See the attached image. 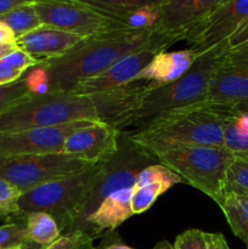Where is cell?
Segmentation results:
<instances>
[{"label": "cell", "instance_id": "obj_34", "mask_svg": "<svg viewBox=\"0 0 248 249\" xmlns=\"http://www.w3.org/2000/svg\"><path fill=\"white\" fill-rule=\"evenodd\" d=\"M228 48L229 50L248 48V21L229 39Z\"/></svg>", "mask_w": 248, "mask_h": 249}, {"label": "cell", "instance_id": "obj_31", "mask_svg": "<svg viewBox=\"0 0 248 249\" xmlns=\"http://www.w3.org/2000/svg\"><path fill=\"white\" fill-rule=\"evenodd\" d=\"M174 249H208L206 232L198 229H189L180 233L175 242Z\"/></svg>", "mask_w": 248, "mask_h": 249}, {"label": "cell", "instance_id": "obj_10", "mask_svg": "<svg viewBox=\"0 0 248 249\" xmlns=\"http://www.w3.org/2000/svg\"><path fill=\"white\" fill-rule=\"evenodd\" d=\"M159 85L148 80H136L130 84L88 95L95 107L97 121L121 131L134 125L136 116L146 97Z\"/></svg>", "mask_w": 248, "mask_h": 249}, {"label": "cell", "instance_id": "obj_30", "mask_svg": "<svg viewBox=\"0 0 248 249\" xmlns=\"http://www.w3.org/2000/svg\"><path fill=\"white\" fill-rule=\"evenodd\" d=\"M21 192L9 182L0 180V218L18 215Z\"/></svg>", "mask_w": 248, "mask_h": 249}, {"label": "cell", "instance_id": "obj_42", "mask_svg": "<svg viewBox=\"0 0 248 249\" xmlns=\"http://www.w3.org/2000/svg\"><path fill=\"white\" fill-rule=\"evenodd\" d=\"M19 249H44V247H41V246L36 245V243L28 241V242L24 243V245L22 246V247Z\"/></svg>", "mask_w": 248, "mask_h": 249}, {"label": "cell", "instance_id": "obj_17", "mask_svg": "<svg viewBox=\"0 0 248 249\" xmlns=\"http://www.w3.org/2000/svg\"><path fill=\"white\" fill-rule=\"evenodd\" d=\"M84 40L79 36L41 24L39 28L16 39V46L39 61L57 58Z\"/></svg>", "mask_w": 248, "mask_h": 249}, {"label": "cell", "instance_id": "obj_5", "mask_svg": "<svg viewBox=\"0 0 248 249\" xmlns=\"http://www.w3.org/2000/svg\"><path fill=\"white\" fill-rule=\"evenodd\" d=\"M228 49L225 44L202 53L182 77L156 88L146 97L134 124L141 125L162 114L207 104L209 83L219 60Z\"/></svg>", "mask_w": 248, "mask_h": 249}, {"label": "cell", "instance_id": "obj_33", "mask_svg": "<svg viewBox=\"0 0 248 249\" xmlns=\"http://www.w3.org/2000/svg\"><path fill=\"white\" fill-rule=\"evenodd\" d=\"M24 75V72L18 70H15L10 65H7L4 61H0V87L1 85L11 84V83L17 82Z\"/></svg>", "mask_w": 248, "mask_h": 249}, {"label": "cell", "instance_id": "obj_8", "mask_svg": "<svg viewBox=\"0 0 248 249\" xmlns=\"http://www.w3.org/2000/svg\"><path fill=\"white\" fill-rule=\"evenodd\" d=\"M41 24L51 26L88 39L128 27L85 4L83 0H36L34 1Z\"/></svg>", "mask_w": 248, "mask_h": 249}, {"label": "cell", "instance_id": "obj_13", "mask_svg": "<svg viewBox=\"0 0 248 249\" xmlns=\"http://www.w3.org/2000/svg\"><path fill=\"white\" fill-rule=\"evenodd\" d=\"M248 100V48L226 50L213 73L207 104L233 106Z\"/></svg>", "mask_w": 248, "mask_h": 249}, {"label": "cell", "instance_id": "obj_44", "mask_svg": "<svg viewBox=\"0 0 248 249\" xmlns=\"http://www.w3.org/2000/svg\"><path fill=\"white\" fill-rule=\"evenodd\" d=\"M21 247H22V246H21ZM21 247H16V248H10V249H19V248H21Z\"/></svg>", "mask_w": 248, "mask_h": 249}, {"label": "cell", "instance_id": "obj_18", "mask_svg": "<svg viewBox=\"0 0 248 249\" xmlns=\"http://www.w3.org/2000/svg\"><path fill=\"white\" fill-rule=\"evenodd\" d=\"M131 194L133 187H126L106 197L88 218L83 231L94 240L104 232H113L121 224L134 215L131 211Z\"/></svg>", "mask_w": 248, "mask_h": 249}, {"label": "cell", "instance_id": "obj_35", "mask_svg": "<svg viewBox=\"0 0 248 249\" xmlns=\"http://www.w3.org/2000/svg\"><path fill=\"white\" fill-rule=\"evenodd\" d=\"M95 249H135L133 247H129L125 243L119 240L118 236L113 232H109V235L102 241L99 247H95Z\"/></svg>", "mask_w": 248, "mask_h": 249}, {"label": "cell", "instance_id": "obj_26", "mask_svg": "<svg viewBox=\"0 0 248 249\" xmlns=\"http://www.w3.org/2000/svg\"><path fill=\"white\" fill-rule=\"evenodd\" d=\"M32 92L27 85L26 78H21L17 82L0 87V114L4 113L10 107L32 96Z\"/></svg>", "mask_w": 248, "mask_h": 249}, {"label": "cell", "instance_id": "obj_40", "mask_svg": "<svg viewBox=\"0 0 248 249\" xmlns=\"http://www.w3.org/2000/svg\"><path fill=\"white\" fill-rule=\"evenodd\" d=\"M16 48H17L16 44H12V45L1 46V48H0V61H1L2 58H4L5 56L7 55V53H11V51L15 50V49H16Z\"/></svg>", "mask_w": 248, "mask_h": 249}, {"label": "cell", "instance_id": "obj_20", "mask_svg": "<svg viewBox=\"0 0 248 249\" xmlns=\"http://www.w3.org/2000/svg\"><path fill=\"white\" fill-rule=\"evenodd\" d=\"M233 235L248 247V195L226 192L218 204Z\"/></svg>", "mask_w": 248, "mask_h": 249}, {"label": "cell", "instance_id": "obj_22", "mask_svg": "<svg viewBox=\"0 0 248 249\" xmlns=\"http://www.w3.org/2000/svg\"><path fill=\"white\" fill-rule=\"evenodd\" d=\"M0 22L9 27L16 39L21 38L24 34L41 26L40 18L34 6V1H27V0H24L22 4L12 9L11 11L1 15Z\"/></svg>", "mask_w": 248, "mask_h": 249}, {"label": "cell", "instance_id": "obj_36", "mask_svg": "<svg viewBox=\"0 0 248 249\" xmlns=\"http://www.w3.org/2000/svg\"><path fill=\"white\" fill-rule=\"evenodd\" d=\"M206 238L208 249H230L225 237L221 233L206 232Z\"/></svg>", "mask_w": 248, "mask_h": 249}, {"label": "cell", "instance_id": "obj_2", "mask_svg": "<svg viewBox=\"0 0 248 249\" xmlns=\"http://www.w3.org/2000/svg\"><path fill=\"white\" fill-rule=\"evenodd\" d=\"M235 116L233 106L203 104L156 117L126 135L150 153L172 146L225 147L226 124Z\"/></svg>", "mask_w": 248, "mask_h": 249}, {"label": "cell", "instance_id": "obj_27", "mask_svg": "<svg viewBox=\"0 0 248 249\" xmlns=\"http://www.w3.org/2000/svg\"><path fill=\"white\" fill-rule=\"evenodd\" d=\"M148 182H165V184L174 186V185L182 182V180L179 175L175 174L165 165L160 164V163H155V164L148 165L145 169L141 170L134 185H143L148 184Z\"/></svg>", "mask_w": 248, "mask_h": 249}, {"label": "cell", "instance_id": "obj_1", "mask_svg": "<svg viewBox=\"0 0 248 249\" xmlns=\"http://www.w3.org/2000/svg\"><path fill=\"white\" fill-rule=\"evenodd\" d=\"M162 34L153 29L125 28L88 38L67 53L43 61L49 91H71L77 83L97 77L124 56L145 48Z\"/></svg>", "mask_w": 248, "mask_h": 249}, {"label": "cell", "instance_id": "obj_32", "mask_svg": "<svg viewBox=\"0 0 248 249\" xmlns=\"http://www.w3.org/2000/svg\"><path fill=\"white\" fill-rule=\"evenodd\" d=\"M2 61L6 62L7 65L11 66V67H14L15 70H18L24 73H26L27 71L31 70V68L36 67V66H39L41 63V61L32 57L29 53H27L26 51L21 50V49L18 48H16L15 50H12L11 53H7V55L2 58Z\"/></svg>", "mask_w": 248, "mask_h": 249}, {"label": "cell", "instance_id": "obj_12", "mask_svg": "<svg viewBox=\"0 0 248 249\" xmlns=\"http://www.w3.org/2000/svg\"><path fill=\"white\" fill-rule=\"evenodd\" d=\"M248 21V0H223L206 21L186 38L189 49L201 56L229 39Z\"/></svg>", "mask_w": 248, "mask_h": 249}, {"label": "cell", "instance_id": "obj_15", "mask_svg": "<svg viewBox=\"0 0 248 249\" xmlns=\"http://www.w3.org/2000/svg\"><path fill=\"white\" fill-rule=\"evenodd\" d=\"M223 0H160L153 31L186 40Z\"/></svg>", "mask_w": 248, "mask_h": 249}, {"label": "cell", "instance_id": "obj_41", "mask_svg": "<svg viewBox=\"0 0 248 249\" xmlns=\"http://www.w3.org/2000/svg\"><path fill=\"white\" fill-rule=\"evenodd\" d=\"M152 249H174V246L168 242V241H160Z\"/></svg>", "mask_w": 248, "mask_h": 249}, {"label": "cell", "instance_id": "obj_29", "mask_svg": "<svg viewBox=\"0 0 248 249\" xmlns=\"http://www.w3.org/2000/svg\"><path fill=\"white\" fill-rule=\"evenodd\" d=\"M44 249H95L94 238L84 231H72L61 235L55 242Z\"/></svg>", "mask_w": 248, "mask_h": 249}, {"label": "cell", "instance_id": "obj_9", "mask_svg": "<svg viewBox=\"0 0 248 249\" xmlns=\"http://www.w3.org/2000/svg\"><path fill=\"white\" fill-rule=\"evenodd\" d=\"M87 163L66 155L9 156L0 157V180L21 194L50 180L67 177L88 167Z\"/></svg>", "mask_w": 248, "mask_h": 249}, {"label": "cell", "instance_id": "obj_21", "mask_svg": "<svg viewBox=\"0 0 248 249\" xmlns=\"http://www.w3.org/2000/svg\"><path fill=\"white\" fill-rule=\"evenodd\" d=\"M21 216L24 218L27 237L31 242L46 248L61 236V230L57 223L49 214L43 212H33Z\"/></svg>", "mask_w": 248, "mask_h": 249}, {"label": "cell", "instance_id": "obj_6", "mask_svg": "<svg viewBox=\"0 0 248 249\" xmlns=\"http://www.w3.org/2000/svg\"><path fill=\"white\" fill-rule=\"evenodd\" d=\"M102 163L90 164L85 169L67 177L50 180L24 192L18 199V215L43 212L53 216L61 235L72 226L74 215L91 189Z\"/></svg>", "mask_w": 248, "mask_h": 249}, {"label": "cell", "instance_id": "obj_14", "mask_svg": "<svg viewBox=\"0 0 248 249\" xmlns=\"http://www.w3.org/2000/svg\"><path fill=\"white\" fill-rule=\"evenodd\" d=\"M95 122L80 121L58 126L29 128L0 134V157L62 155L63 143L71 133Z\"/></svg>", "mask_w": 248, "mask_h": 249}, {"label": "cell", "instance_id": "obj_25", "mask_svg": "<svg viewBox=\"0 0 248 249\" xmlns=\"http://www.w3.org/2000/svg\"><path fill=\"white\" fill-rule=\"evenodd\" d=\"M226 192L248 195V155H235L226 174Z\"/></svg>", "mask_w": 248, "mask_h": 249}, {"label": "cell", "instance_id": "obj_7", "mask_svg": "<svg viewBox=\"0 0 248 249\" xmlns=\"http://www.w3.org/2000/svg\"><path fill=\"white\" fill-rule=\"evenodd\" d=\"M155 163H158L155 156L133 142L126 133L121 131L118 151L108 162L102 163L101 170L78 208L72 226L67 232L84 230L88 218L106 197L118 190L133 187L141 170Z\"/></svg>", "mask_w": 248, "mask_h": 249}, {"label": "cell", "instance_id": "obj_23", "mask_svg": "<svg viewBox=\"0 0 248 249\" xmlns=\"http://www.w3.org/2000/svg\"><path fill=\"white\" fill-rule=\"evenodd\" d=\"M83 1L96 11L117 19L126 26L128 19L135 12L146 6L151 0H83Z\"/></svg>", "mask_w": 248, "mask_h": 249}, {"label": "cell", "instance_id": "obj_37", "mask_svg": "<svg viewBox=\"0 0 248 249\" xmlns=\"http://www.w3.org/2000/svg\"><path fill=\"white\" fill-rule=\"evenodd\" d=\"M236 109V108H235ZM237 111V109H236ZM236 131L242 136H248V111L238 112L232 121Z\"/></svg>", "mask_w": 248, "mask_h": 249}, {"label": "cell", "instance_id": "obj_38", "mask_svg": "<svg viewBox=\"0 0 248 249\" xmlns=\"http://www.w3.org/2000/svg\"><path fill=\"white\" fill-rule=\"evenodd\" d=\"M16 44V38L7 26L0 22V48L5 45Z\"/></svg>", "mask_w": 248, "mask_h": 249}, {"label": "cell", "instance_id": "obj_24", "mask_svg": "<svg viewBox=\"0 0 248 249\" xmlns=\"http://www.w3.org/2000/svg\"><path fill=\"white\" fill-rule=\"evenodd\" d=\"M173 187L165 182H148L143 185H134L131 194V211L134 215L142 214L151 208L158 197Z\"/></svg>", "mask_w": 248, "mask_h": 249}, {"label": "cell", "instance_id": "obj_4", "mask_svg": "<svg viewBox=\"0 0 248 249\" xmlns=\"http://www.w3.org/2000/svg\"><path fill=\"white\" fill-rule=\"evenodd\" d=\"M151 155L216 204L221 201L228 169L235 158L230 150L216 146H172L153 151Z\"/></svg>", "mask_w": 248, "mask_h": 249}, {"label": "cell", "instance_id": "obj_11", "mask_svg": "<svg viewBox=\"0 0 248 249\" xmlns=\"http://www.w3.org/2000/svg\"><path fill=\"white\" fill-rule=\"evenodd\" d=\"M177 41L172 36H159L145 48L122 57L97 77L77 83L71 91L79 95H91L136 82V78L153 57L162 51H167Z\"/></svg>", "mask_w": 248, "mask_h": 249}, {"label": "cell", "instance_id": "obj_39", "mask_svg": "<svg viewBox=\"0 0 248 249\" xmlns=\"http://www.w3.org/2000/svg\"><path fill=\"white\" fill-rule=\"evenodd\" d=\"M24 0H0V16L11 11L12 9L18 6Z\"/></svg>", "mask_w": 248, "mask_h": 249}, {"label": "cell", "instance_id": "obj_28", "mask_svg": "<svg viewBox=\"0 0 248 249\" xmlns=\"http://www.w3.org/2000/svg\"><path fill=\"white\" fill-rule=\"evenodd\" d=\"M26 242H28V237H27L24 218L23 221H15L0 226V249L21 247Z\"/></svg>", "mask_w": 248, "mask_h": 249}, {"label": "cell", "instance_id": "obj_3", "mask_svg": "<svg viewBox=\"0 0 248 249\" xmlns=\"http://www.w3.org/2000/svg\"><path fill=\"white\" fill-rule=\"evenodd\" d=\"M80 121L99 122L91 99L88 95L72 91H48L46 94H33L0 114V134L29 128L65 125Z\"/></svg>", "mask_w": 248, "mask_h": 249}, {"label": "cell", "instance_id": "obj_43", "mask_svg": "<svg viewBox=\"0 0 248 249\" xmlns=\"http://www.w3.org/2000/svg\"><path fill=\"white\" fill-rule=\"evenodd\" d=\"M233 107H235L238 112H247L248 111V100L245 102H241V104L233 105Z\"/></svg>", "mask_w": 248, "mask_h": 249}, {"label": "cell", "instance_id": "obj_16", "mask_svg": "<svg viewBox=\"0 0 248 249\" xmlns=\"http://www.w3.org/2000/svg\"><path fill=\"white\" fill-rule=\"evenodd\" d=\"M119 134L106 124L90 123L68 135L62 153L87 164L106 163L118 151Z\"/></svg>", "mask_w": 248, "mask_h": 249}, {"label": "cell", "instance_id": "obj_19", "mask_svg": "<svg viewBox=\"0 0 248 249\" xmlns=\"http://www.w3.org/2000/svg\"><path fill=\"white\" fill-rule=\"evenodd\" d=\"M197 56L190 49L179 51H162L139 74L136 80H148L158 85H167L175 82L191 68Z\"/></svg>", "mask_w": 248, "mask_h": 249}]
</instances>
